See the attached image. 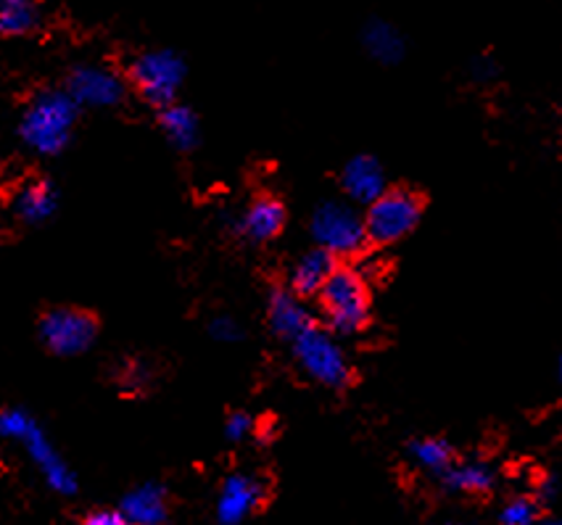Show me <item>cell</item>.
<instances>
[{"label": "cell", "mask_w": 562, "mask_h": 525, "mask_svg": "<svg viewBox=\"0 0 562 525\" xmlns=\"http://www.w3.org/2000/svg\"><path fill=\"white\" fill-rule=\"evenodd\" d=\"M80 103L69 90H45L37 93L22 111L19 137L27 148L41 156H56L69 146Z\"/></svg>", "instance_id": "obj_1"}, {"label": "cell", "mask_w": 562, "mask_h": 525, "mask_svg": "<svg viewBox=\"0 0 562 525\" xmlns=\"http://www.w3.org/2000/svg\"><path fill=\"white\" fill-rule=\"evenodd\" d=\"M0 436L3 438H14L24 446L35 468L41 470V476L45 478V483L56 491V494H75L77 491V478L64 459L58 457V451L54 449V444L48 442L41 425L32 420L27 412L22 410H3L0 412Z\"/></svg>", "instance_id": "obj_2"}, {"label": "cell", "mask_w": 562, "mask_h": 525, "mask_svg": "<svg viewBox=\"0 0 562 525\" xmlns=\"http://www.w3.org/2000/svg\"><path fill=\"white\" fill-rule=\"evenodd\" d=\"M319 304L328 327L338 336H355L370 320V291L364 278L351 267H336L319 291Z\"/></svg>", "instance_id": "obj_3"}, {"label": "cell", "mask_w": 562, "mask_h": 525, "mask_svg": "<svg viewBox=\"0 0 562 525\" xmlns=\"http://www.w3.org/2000/svg\"><path fill=\"white\" fill-rule=\"evenodd\" d=\"M293 357L304 376L325 389L341 391L351 383V365L330 331L312 325L293 340Z\"/></svg>", "instance_id": "obj_4"}, {"label": "cell", "mask_w": 562, "mask_h": 525, "mask_svg": "<svg viewBox=\"0 0 562 525\" xmlns=\"http://www.w3.org/2000/svg\"><path fill=\"white\" fill-rule=\"evenodd\" d=\"M423 214V199L407 188H385L375 201L368 203L364 225L368 238L378 246H391L417 227Z\"/></svg>", "instance_id": "obj_5"}, {"label": "cell", "mask_w": 562, "mask_h": 525, "mask_svg": "<svg viewBox=\"0 0 562 525\" xmlns=\"http://www.w3.org/2000/svg\"><path fill=\"white\" fill-rule=\"evenodd\" d=\"M130 77H133L135 90L143 101L165 109L175 103L180 93L182 80H186V64L172 51H148L135 58Z\"/></svg>", "instance_id": "obj_6"}, {"label": "cell", "mask_w": 562, "mask_h": 525, "mask_svg": "<svg viewBox=\"0 0 562 525\" xmlns=\"http://www.w3.org/2000/svg\"><path fill=\"white\" fill-rule=\"evenodd\" d=\"M95 336L98 320L75 306H58V310L45 312L37 323V338L56 357H77L93 346Z\"/></svg>", "instance_id": "obj_7"}, {"label": "cell", "mask_w": 562, "mask_h": 525, "mask_svg": "<svg viewBox=\"0 0 562 525\" xmlns=\"http://www.w3.org/2000/svg\"><path fill=\"white\" fill-rule=\"evenodd\" d=\"M310 230L317 246L328 248V252L336 256L357 254L359 248L370 241L364 216H359L355 209L346 206V203L336 201L317 206V212L312 214Z\"/></svg>", "instance_id": "obj_8"}, {"label": "cell", "mask_w": 562, "mask_h": 525, "mask_svg": "<svg viewBox=\"0 0 562 525\" xmlns=\"http://www.w3.org/2000/svg\"><path fill=\"white\" fill-rule=\"evenodd\" d=\"M67 90L80 107H90V109H111L124 98L122 77L103 67L71 69Z\"/></svg>", "instance_id": "obj_9"}, {"label": "cell", "mask_w": 562, "mask_h": 525, "mask_svg": "<svg viewBox=\"0 0 562 525\" xmlns=\"http://www.w3.org/2000/svg\"><path fill=\"white\" fill-rule=\"evenodd\" d=\"M261 502H265V485L257 478L235 472L220 489L217 521L222 525L244 523L246 517H251L261 507Z\"/></svg>", "instance_id": "obj_10"}, {"label": "cell", "mask_w": 562, "mask_h": 525, "mask_svg": "<svg viewBox=\"0 0 562 525\" xmlns=\"http://www.w3.org/2000/svg\"><path fill=\"white\" fill-rule=\"evenodd\" d=\"M267 323H270L272 333L283 340H296L304 331H310L312 314L306 312L302 304V297L291 288H278V291L270 293V301H267Z\"/></svg>", "instance_id": "obj_11"}, {"label": "cell", "mask_w": 562, "mask_h": 525, "mask_svg": "<svg viewBox=\"0 0 562 525\" xmlns=\"http://www.w3.org/2000/svg\"><path fill=\"white\" fill-rule=\"evenodd\" d=\"M336 254L328 252V248L317 246L312 252L299 256V261L293 265L289 288L296 291L299 297H319L323 286L328 283L330 275L336 272Z\"/></svg>", "instance_id": "obj_12"}, {"label": "cell", "mask_w": 562, "mask_h": 525, "mask_svg": "<svg viewBox=\"0 0 562 525\" xmlns=\"http://www.w3.org/2000/svg\"><path fill=\"white\" fill-rule=\"evenodd\" d=\"M341 186L351 201L372 203L385 190V175L378 159H372V156H355L344 167Z\"/></svg>", "instance_id": "obj_13"}, {"label": "cell", "mask_w": 562, "mask_h": 525, "mask_svg": "<svg viewBox=\"0 0 562 525\" xmlns=\"http://www.w3.org/2000/svg\"><path fill=\"white\" fill-rule=\"evenodd\" d=\"M285 220H289V214H285L283 203L272 199V196H261V199H257L246 209L240 230H244L248 241L265 243L278 238V235L283 233Z\"/></svg>", "instance_id": "obj_14"}, {"label": "cell", "mask_w": 562, "mask_h": 525, "mask_svg": "<svg viewBox=\"0 0 562 525\" xmlns=\"http://www.w3.org/2000/svg\"><path fill=\"white\" fill-rule=\"evenodd\" d=\"M14 214L27 225H41L50 220L58 206V193L48 180H30L14 193Z\"/></svg>", "instance_id": "obj_15"}, {"label": "cell", "mask_w": 562, "mask_h": 525, "mask_svg": "<svg viewBox=\"0 0 562 525\" xmlns=\"http://www.w3.org/2000/svg\"><path fill=\"white\" fill-rule=\"evenodd\" d=\"M124 517L135 525H159L167 521V491L159 483H143L122 499Z\"/></svg>", "instance_id": "obj_16"}, {"label": "cell", "mask_w": 562, "mask_h": 525, "mask_svg": "<svg viewBox=\"0 0 562 525\" xmlns=\"http://www.w3.org/2000/svg\"><path fill=\"white\" fill-rule=\"evenodd\" d=\"M161 133L178 150H191L199 146V116L188 107L180 103H169L159 114Z\"/></svg>", "instance_id": "obj_17"}, {"label": "cell", "mask_w": 562, "mask_h": 525, "mask_svg": "<svg viewBox=\"0 0 562 525\" xmlns=\"http://www.w3.org/2000/svg\"><path fill=\"white\" fill-rule=\"evenodd\" d=\"M364 48L370 51V56L375 58V62L396 64L404 58L407 45H404V37L398 35L389 22L375 19V22H370L368 27H364Z\"/></svg>", "instance_id": "obj_18"}, {"label": "cell", "mask_w": 562, "mask_h": 525, "mask_svg": "<svg viewBox=\"0 0 562 525\" xmlns=\"http://www.w3.org/2000/svg\"><path fill=\"white\" fill-rule=\"evenodd\" d=\"M41 24L35 0H0V32L5 37L30 35Z\"/></svg>", "instance_id": "obj_19"}, {"label": "cell", "mask_w": 562, "mask_h": 525, "mask_svg": "<svg viewBox=\"0 0 562 525\" xmlns=\"http://www.w3.org/2000/svg\"><path fill=\"white\" fill-rule=\"evenodd\" d=\"M441 478L443 485L457 491V494H486L494 485V472L481 462L452 465Z\"/></svg>", "instance_id": "obj_20"}, {"label": "cell", "mask_w": 562, "mask_h": 525, "mask_svg": "<svg viewBox=\"0 0 562 525\" xmlns=\"http://www.w3.org/2000/svg\"><path fill=\"white\" fill-rule=\"evenodd\" d=\"M409 457L417 468L443 476L454 465V451L452 446L441 438H420V442L409 444Z\"/></svg>", "instance_id": "obj_21"}, {"label": "cell", "mask_w": 562, "mask_h": 525, "mask_svg": "<svg viewBox=\"0 0 562 525\" xmlns=\"http://www.w3.org/2000/svg\"><path fill=\"white\" fill-rule=\"evenodd\" d=\"M533 521H536V504L526 496L513 499V502L505 504V510H502L499 515V523L505 525H531Z\"/></svg>", "instance_id": "obj_22"}, {"label": "cell", "mask_w": 562, "mask_h": 525, "mask_svg": "<svg viewBox=\"0 0 562 525\" xmlns=\"http://www.w3.org/2000/svg\"><path fill=\"white\" fill-rule=\"evenodd\" d=\"M209 333H212V338L222 340V344H235V340H240V336H244L240 325L233 317H227V314L214 317L212 325H209Z\"/></svg>", "instance_id": "obj_23"}, {"label": "cell", "mask_w": 562, "mask_h": 525, "mask_svg": "<svg viewBox=\"0 0 562 525\" xmlns=\"http://www.w3.org/2000/svg\"><path fill=\"white\" fill-rule=\"evenodd\" d=\"M251 428H254V423L246 412H233L225 423V436L231 438V442H244L248 433H251Z\"/></svg>", "instance_id": "obj_24"}, {"label": "cell", "mask_w": 562, "mask_h": 525, "mask_svg": "<svg viewBox=\"0 0 562 525\" xmlns=\"http://www.w3.org/2000/svg\"><path fill=\"white\" fill-rule=\"evenodd\" d=\"M85 523H88V525H124V523H127V517H124L122 510L101 507V510L90 512V515L85 517Z\"/></svg>", "instance_id": "obj_25"}, {"label": "cell", "mask_w": 562, "mask_h": 525, "mask_svg": "<svg viewBox=\"0 0 562 525\" xmlns=\"http://www.w3.org/2000/svg\"><path fill=\"white\" fill-rule=\"evenodd\" d=\"M560 378H562V362H560Z\"/></svg>", "instance_id": "obj_26"}]
</instances>
